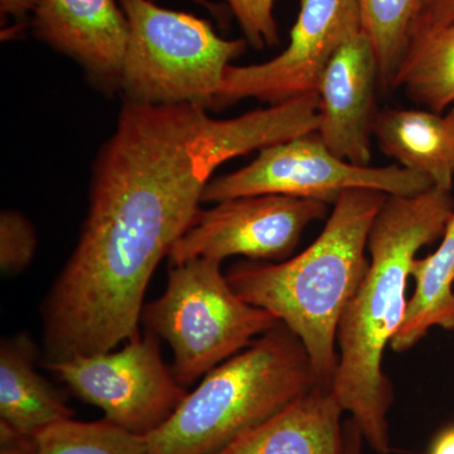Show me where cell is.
<instances>
[{
    "label": "cell",
    "instance_id": "3957f363",
    "mask_svg": "<svg viewBox=\"0 0 454 454\" xmlns=\"http://www.w3.org/2000/svg\"><path fill=\"white\" fill-rule=\"evenodd\" d=\"M387 197L365 188L346 191L306 250L286 262H240L226 274L244 301L276 316L301 340L324 389L333 387L337 328L366 276L370 230Z\"/></svg>",
    "mask_w": 454,
    "mask_h": 454
},
{
    "label": "cell",
    "instance_id": "6da1fadb",
    "mask_svg": "<svg viewBox=\"0 0 454 454\" xmlns=\"http://www.w3.org/2000/svg\"><path fill=\"white\" fill-rule=\"evenodd\" d=\"M271 142L259 110L215 119L197 104L124 100L95 160L79 243L43 306L46 363L137 339L155 268L192 225L215 170Z\"/></svg>",
    "mask_w": 454,
    "mask_h": 454
},
{
    "label": "cell",
    "instance_id": "ac0fdd59",
    "mask_svg": "<svg viewBox=\"0 0 454 454\" xmlns=\"http://www.w3.org/2000/svg\"><path fill=\"white\" fill-rule=\"evenodd\" d=\"M364 31L375 50L379 66V85L384 91L394 90V82L404 59L409 32L418 0H357Z\"/></svg>",
    "mask_w": 454,
    "mask_h": 454
},
{
    "label": "cell",
    "instance_id": "8992f818",
    "mask_svg": "<svg viewBox=\"0 0 454 454\" xmlns=\"http://www.w3.org/2000/svg\"><path fill=\"white\" fill-rule=\"evenodd\" d=\"M142 318L149 333L169 343L173 373L184 387L279 324L244 301L221 262L208 258L172 264L163 294L146 304Z\"/></svg>",
    "mask_w": 454,
    "mask_h": 454
},
{
    "label": "cell",
    "instance_id": "5b68a950",
    "mask_svg": "<svg viewBox=\"0 0 454 454\" xmlns=\"http://www.w3.org/2000/svg\"><path fill=\"white\" fill-rule=\"evenodd\" d=\"M119 3L129 23L121 83L125 100L215 107L227 67L243 55L247 40H225L208 20L153 0Z\"/></svg>",
    "mask_w": 454,
    "mask_h": 454
},
{
    "label": "cell",
    "instance_id": "2e32d148",
    "mask_svg": "<svg viewBox=\"0 0 454 454\" xmlns=\"http://www.w3.org/2000/svg\"><path fill=\"white\" fill-rule=\"evenodd\" d=\"M441 239L434 253L411 264L414 293L390 345L397 354L413 348L430 328L454 331V212Z\"/></svg>",
    "mask_w": 454,
    "mask_h": 454
},
{
    "label": "cell",
    "instance_id": "603a6c76",
    "mask_svg": "<svg viewBox=\"0 0 454 454\" xmlns=\"http://www.w3.org/2000/svg\"><path fill=\"white\" fill-rule=\"evenodd\" d=\"M35 437L18 432L0 420V454H37Z\"/></svg>",
    "mask_w": 454,
    "mask_h": 454
},
{
    "label": "cell",
    "instance_id": "4316f807",
    "mask_svg": "<svg viewBox=\"0 0 454 454\" xmlns=\"http://www.w3.org/2000/svg\"><path fill=\"white\" fill-rule=\"evenodd\" d=\"M190 2L195 3V4L200 5V7L207 9L214 16L220 17L221 13H223V9H221L220 5L216 4V3L210 2V0H190Z\"/></svg>",
    "mask_w": 454,
    "mask_h": 454
},
{
    "label": "cell",
    "instance_id": "9c48e42d",
    "mask_svg": "<svg viewBox=\"0 0 454 454\" xmlns=\"http://www.w3.org/2000/svg\"><path fill=\"white\" fill-rule=\"evenodd\" d=\"M291 41L264 64L229 66L215 106L243 98L270 106L318 94L325 68L337 51L364 29L357 0H300Z\"/></svg>",
    "mask_w": 454,
    "mask_h": 454
},
{
    "label": "cell",
    "instance_id": "ffe728a7",
    "mask_svg": "<svg viewBox=\"0 0 454 454\" xmlns=\"http://www.w3.org/2000/svg\"><path fill=\"white\" fill-rule=\"evenodd\" d=\"M37 239L35 229L17 211H3L0 216V268L13 276L28 267L35 256Z\"/></svg>",
    "mask_w": 454,
    "mask_h": 454
},
{
    "label": "cell",
    "instance_id": "4fadbf2b",
    "mask_svg": "<svg viewBox=\"0 0 454 454\" xmlns=\"http://www.w3.org/2000/svg\"><path fill=\"white\" fill-rule=\"evenodd\" d=\"M342 406L315 387L216 454H343Z\"/></svg>",
    "mask_w": 454,
    "mask_h": 454
},
{
    "label": "cell",
    "instance_id": "d4e9b609",
    "mask_svg": "<svg viewBox=\"0 0 454 454\" xmlns=\"http://www.w3.org/2000/svg\"><path fill=\"white\" fill-rule=\"evenodd\" d=\"M343 433H345V450L343 454H364V439L363 433L354 419L349 418L343 424Z\"/></svg>",
    "mask_w": 454,
    "mask_h": 454
},
{
    "label": "cell",
    "instance_id": "7402d4cb",
    "mask_svg": "<svg viewBox=\"0 0 454 454\" xmlns=\"http://www.w3.org/2000/svg\"><path fill=\"white\" fill-rule=\"evenodd\" d=\"M452 25H454V0H418L417 11L409 32L405 57L419 50L427 41L442 29Z\"/></svg>",
    "mask_w": 454,
    "mask_h": 454
},
{
    "label": "cell",
    "instance_id": "7a4b0ae2",
    "mask_svg": "<svg viewBox=\"0 0 454 454\" xmlns=\"http://www.w3.org/2000/svg\"><path fill=\"white\" fill-rule=\"evenodd\" d=\"M453 212L450 192L435 187L387 196L370 230L366 276L340 317L333 391L379 454L391 452L387 415L394 390L382 369L385 349L405 318L411 264L422 247L443 236Z\"/></svg>",
    "mask_w": 454,
    "mask_h": 454
},
{
    "label": "cell",
    "instance_id": "484cf974",
    "mask_svg": "<svg viewBox=\"0 0 454 454\" xmlns=\"http://www.w3.org/2000/svg\"><path fill=\"white\" fill-rule=\"evenodd\" d=\"M429 454H454V424L442 429L433 438Z\"/></svg>",
    "mask_w": 454,
    "mask_h": 454
},
{
    "label": "cell",
    "instance_id": "30bf717a",
    "mask_svg": "<svg viewBox=\"0 0 454 454\" xmlns=\"http://www.w3.org/2000/svg\"><path fill=\"white\" fill-rule=\"evenodd\" d=\"M328 203L286 195L236 197L200 210L173 245L172 264L197 258L223 262L230 256L282 262L300 244L306 227L327 216Z\"/></svg>",
    "mask_w": 454,
    "mask_h": 454
},
{
    "label": "cell",
    "instance_id": "9a60e30c",
    "mask_svg": "<svg viewBox=\"0 0 454 454\" xmlns=\"http://www.w3.org/2000/svg\"><path fill=\"white\" fill-rule=\"evenodd\" d=\"M74 418L57 391L35 372V348L27 336L11 337L0 346V420L18 432L35 435Z\"/></svg>",
    "mask_w": 454,
    "mask_h": 454
},
{
    "label": "cell",
    "instance_id": "44dd1931",
    "mask_svg": "<svg viewBox=\"0 0 454 454\" xmlns=\"http://www.w3.org/2000/svg\"><path fill=\"white\" fill-rule=\"evenodd\" d=\"M229 8L254 49L273 47L279 42V31L274 18V0H227Z\"/></svg>",
    "mask_w": 454,
    "mask_h": 454
},
{
    "label": "cell",
    "instance_id": "52a82bcc",
    "mask_svg": "<svg viewBox=\"0 0 454 454\" xmlns=\"http://www.w3.org/2000/svg\"><path fill=\"white\" fill-rule=\"evenodd\" d=\"M356 188L387 196H414L430 190L433 184L426 176L397 164L357 166L340 160L315 133L269 145L244 168L212 177L203 191L202 202L286 195L334 205L343 192Z\"/></svg>",
    "mask_w": 454,
    "mask_h": 454
},
{
    "label": "cell",
    "instance_id": "cb8c5ba5",
    "mask_svg": "<svg viewBox=\"0 0 454 454\" xmlns=\"http://www.w3.org/2000/svg\"><path fill=\"white\" fill-rule=\"evenodd\" d=\"M38 0H0V16L4 22L7 18L23 20L33 13Z\"/></svg>",
    "mask_w": 454,
    "mask_h": 454
},
{
    "label": "cell",
    "instance_id": "d6986e66",
    "mask_svg": "<svg viewBox=\"0 0 454 454\" xmlns=\"http://www.w3.org/2000/svg\"><path fill=\"white\" fill-rule=\"evenodd\" d=\"M37 454H148L145 435L104 418L98 422L61 420L35 435Z\"/></svg>",
    "mask_w": 454,
    "mask_h": 454
},
{
    "label": "cell",
    "instance_id": "277c9868",
    "mask_svg": "<svg viewBox=\"0 0 454 454\" xmlns=\"http://www.w3.org/2000/svg\"><path fill=\"white\" fill-rule=\"evenodd\" d=\"M317 387L301 340L279 322L201 384L145 435L148 454H216Z\"/></svg>",
    "mask_w": 454,
    "mask_h": 454
},
{
    "label": "cell",
    "instance_id": "8fae6325",
    "mask_svg": "<svg viewBox=\"0 0 454 454\" xmlns=\"http://www.w3.org/2000/svg\"><path fill=\"white\" fill-rule=\"evenodd\" d=\"M378 83V59L364 29L337 51L319 83L317 136L334 155L357 166L372 162Z\"/></svg>",
    "mask_w": 454,
    "mask_h": 454
},
{
    "label": "cell",
    "instance_id": "5bb4252c",
    "mask_svg": "<svg viewBox=\"0 0 454 454\" xmlns=\"http://www.w3.org/2000/svg\"><path fill=\"white\" fill-rule=\"evenodd\" d=\"M382 153L397 166L426 176L450 192L454 182V107L446 115L430 110L376 113L372 128Z\"/></svg>",
    "mask_w": 454,
    "mask_h": 454
},
{
    "label": "cell",
    "instance_id": "7c38bea8",
    "mask_svg": "<svg viewBox=\"0 0 454 454\" xmlns=\"http://www.w3.org/2000/svg\"><path fill=\"white\" fill-rule=\"evenodd\" d=\"M32 28L82 66L97 88L121 90L129 23L119 0H38Z\"/></svg>",
    "mask_w": 454,
    "mask_h": 454
},
{
    "label": "cell",
    "instance_id": "e0dca14e",
    "mask_svg": "<svg viewBox=\"0 0 454 454\" xmlns=\"http://www.w3.org/2000/svg\"><path fill=\"white\" fill-rule=\"evenodd\" d=\"M430 112L443 114L454 103V25L406 56L394 82Z\"/></svg>",
    "mask_w": 454,
    "mask_h": 454
},
{
    "label": "cell",
    "instance_id": "ba28073f",
    "mask_svg": "<svg viewBox=\"0 0 454 454\" xmlns=\"http://www.w3.org/2000/svg\"><path fill=\"white\" fill-rule=\"evenodd\" d=\"M106 419L139 435L160 428L187 396L164 364L157 336L137 337L118 351L44 363Z\"/></svg>",
    "mask_w": 454,
    "mask_h": 454
}]
</instances>
